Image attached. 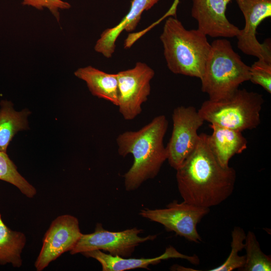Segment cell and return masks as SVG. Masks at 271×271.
<instances>
[{"label": "cell", "instance_id": "15", "mask_svg": "<svg viewBox=\"0 0 271 271\" xmlns=\"http://www.w3.org/2000/svg\"><path fill=\"white\" fill-rule=\"evenodd\" d=\"M209 126L212 132L207 135L208 146L219 164L228 167L231 158L247 148V141L241 131L215 124Z\"/></svg>", "mask_w": 271, "mask_h": 271}, {"label": "cell", "instance_id": "7", "mask_svg": "<svg viewBox=\"0 0 271 271\" xmlns=\"http://www.w3.org/2000/svg\"><path fill=\"white\" fill-rule=\"evenodd\" d=\"M143 230L137 227L121 231L105 230L100 223H97L93 232L82 234L70 254L82 253L85 251L100 250L108 252L112 255L130 256L140 244L154 240L156 235L142 237L139 235Z\"/></svg>", "mask_w": 271, "mask_h": 271}, {"label": "cell", "instance_id": "18", "mask_svg": "<svg viewBox=\"0 0 271 271\" xmlns=\"http://www.w3.org/2000/svg\"><path fill=\"white\" fill-rule=\"evenodd\" d=\"M26 243L25 235L9 228L0 214V264L11 263L15 267L21 266V254Z\"/></svg>", "mask_w": 271, "mask_h": 271}, {"label": "cell", "instance_id": "21", "mask_svg": "<svg viewBox=\"0 0 271 271\" xmlns=\"http://www.w3.org/2000/svg\"><path fill=\"white\" fill-rule=\"evenodd\" d=\"M231 251L226 260L220 265L209 271H231L240 270L244 265L245 255L240 256L238 252L244 248L246 233L243 228L235 226L231 233Z\"/></svg>", "mask_w": 271, "mask_h": 271}, {"label": "cell", "instance_id": "5", "mask_svg": "<svg viewBox=\"0 0 271 271\" xmlns=\"http://www.w3.org/2000/svg\"><path fill=\"white\" fill-rule=\"evenodd\" d=\"M263 102L261 94L238 88L226 97L205 101L198 110L204 120L210 124L242 132L260 124Z\"/></svg>", "mask_w": 271, "mask_h": 271}, {"label": "cell", "instance_id": "4", "mask_svg": "<svg viewBox=\"0 0 271 271\" xmlns=\"http://www.w3.org/2000/svg\"><path fill=\"white\" fill-rule=\"evenodd\" d=\"M249 79L250 66L234 51L230 41L222 38L214 40L200 79L201 90L209 99L229 96Z\"/></svg>", "mask_w": 271, "mask_h": 271}, {"label": "cell", "instance_id": "3", "mask_svg": "<svg viewBox=\"0 0 271 271\" xmlns=\"http://www.w3.org/2000/svg\"><path fill=\"white\" fill-rule=\"evenodd\" d=\"M160 39L170 71L201 78L211 48L205 34L198 29L187 30L176 18L169 17Z\"/></svg>", "mask_w": 271, "mask_h": 271}, {"label": "cell", "instance_id": "13", "mask_svg": "<svg viewBox=\"0 0 271 271\" xmlns=\"http://www.w3.org/2000/svg\"><path fill=\"white\" fill-rule=\"evenodd\" d=\"M86 257H91L101 264L103 271H124L143 268L149 269L150 265L157 264L162 260L170 258H180L188 260L194 264L199 262L198 257L194 255L188 256L181 253L174 247L170 246L161 255L150 258H124L118 255H112L100 250H93L82 253Z\"/></svg>", "mask_w": 271, "mask_h": 271}, {"label": "cell", "instance_id": "6", "mask_svg": "<svg viewBox=\"0 0 271 271\" xmlns=\"http://www.w3.org/2000/svg\"><path fill=\"white\" fill-rule=\"evenodd\" d=\"M210 209L174 200L163 209H142L139 214L151 221L163 225L168 231L188 240L200 243L202 238L197 230V224L207 215Z\"/></svg>", "mask_w": 271, "mask_h": 271}, {"label": "cell", "instance_id": "24", "mask_svg": "<svg viewBox=\"0 0 271 271\" xmlns=\"http://www.w3.org/2000/svg\"><path fill=\"white\" fill-rule=\"evenodd\" d=\"M179 0H175L173 5H172L171 8L169 11L168 13L171 14H175L176 11V8L178 4Z\"/></svg>", "mask_w": 271, "mask_h": 271}, {"label": "cell", "instance_id": "23", "mask_svg": "<svg viewBox=\"0 0 271 271\" xmlns=\"http://www.w3.org/2000/svg\"><path fill=\"white\" fill-rule=\"evenodd\" d=\"M24 5L32 6L39 10L47 8L59 21V10L68 9L71 7L67 2L62 0H22Z\"/></svg>", "mask_w": 271, "mask_h": 271}, {"label": "cell", "instance_id": "11", "mask_svg": "<svg viewBox=\"0 0 271 271\" xmlns=\"http://www.w3.org/2000/svg\"><path fill=\"white\" fill-rule=\"evenodd\" d=\"M81 234L76 217L69 214L57 217L44 236L42 247L34 263L36 270H43L61 254L70 251Z\"/></svg>", "mask_w": 271, "mask_h": 271}, {"label": "cell", "instance_id": "1", "mask_svg": "<svg viewBox=\"0 0 271 271\" xmlns=\"http://www.w3.org/2000/svg\"><path fill=\"white\" fill-rule=\"evenodd\" d=\"M207 135L199 134L194 149L176 170L183 201L210 208L232 194L236 173L232 167H223L219 164L208 146Z\"/></svg>", "mask_w": 271, "mask_h": 271}, {"label": "cell", "instance_id": "19", "mask_svg": "<svg viewBox=\"0 0 271 271\" xmlns=\"http://www.w3.org/2000/svg\"><path fill=\"white\" fill-rule=\"evenodd\" d=\"M244 242V248L246 252L245 262L240 270H271V258L262 251L255 234L248 231L246 234Z\"/></svg>", "mask_w": 271, "mask_h": 271}, {"label": "cell", "instance_id": "17", "mask_svg": "<svg viewBox=\"0 0 271 271\" xmlns=\"http://www.w3.org/2000/svg\"><path fill=\"white\" fill-rule=\"evenodd\" d=\"M0 108V152L7 153L8 147L19 131L28 128L27 117L30 111H17L11 102L2 100Z\"/></svg>", "mask_w": 271, "mask_h": 271}, {"label": "cell", "instance_id": "12", "mask_svg": "<svg viewBox=\"0 0 271 271\" xmlns=\"http://www.w3.org/2000/svg\"><path fill=\"white\" fill-rule=\"evenodd\" d=\"M232 0H192L191 16L198 29L212 38L236 37L240 29L226 16L227 5Z\"/></svg>", "mask_w": 271, "mask_h": 271}, {"label": "cell", "instance_id": "22", "mask_svg": "<svg viewBox=\"0 0 271 271\" xmlns=\"http://www.w3.org/2000/svg\"><path fill=\"white\" fill-rule=\"evenodd\" d=\"M249 80L271 93V60L258 59L250 66Z\"/></svg>", "mask_w": 271, "mask_h": 271}, {"label": "cell", "instance_id": "14", "mask_svg": "<svg viewBox=\"0 0 271 271\" xmlns=\"http://www.w3.org/2000/svg\"><path fill=\"white\" fill-rule=\"evenodd\" d=\"M160 0H132L128 13L113 27L103 31L94 46L96 52L106 58L112 57L115 49L117 39L123 31H134L145 11L152 8Z\"/></svg>", "mask_w": 271, "mask_h": 271}, {"label": "cell", "instance_id": "8", "mask_svg": "<svg viewBox=\"0 0 271 271\" xmlns=\"http://www.w3.org/2000/svg\"><path fill=\"white\" fill-rule=\"evenodd\" d=\"M116 74L119 112L124 119L132 120L141 114L142 105L148 99L155 71L146 63L138 62L132 68Z\"/></svg>", "mask_w": 271, "mask_h": 271}, {"label": "cell", "instance_id": "20", "mask_svg": "<svg viewBox=\"0 0 271 271\" xmlns=\"http://www.w3.org/2000/svg\"><path fill=\"white\" fill-rule=\"evenodd\" d=\"M0 180L15 186L28 198H33L37 193L36 188L19 173L7 153L2 152H0Z\"/></svg>", "mask_w": 271, "mask_h": 271}, {"label": "cell", "instance_id": "10", "mask_svg": "<svg viewBox=\"0 0 271 271\" xmlns=\"http://www.w3.org/2000/svg\"><path fill=\"white\" fill-rule=\"evenodd\" d=\"M242 12L245 26L236 36L237 47L243 53L258 59L271 60L270 39L260 43L256 29L262 21L271 16V0H235Z\"/></svg>", "mask_w": 271, "mask_h": 271}, {"label": "cell", "instance_id": "16", "mask_svg": "<svg viewBox=\"0 0 271 271\" xmlns=\"http://www.w3.org/2000/svg\"><path fill=\"white\" fill-rule=\"evenodd\" d=\"M76 77L85 82L91 93L117 106L118 88L117 74L106 73L91 66L78 68Z\"/></svg>", "mask_w": 271, "mask_h": 271}, {"label": "cell", "instance_id": "9", "mask_svg": "<svg viewBox=\"0 0 271 271\" xmlns=\"http://www.w3.org/2000/svg\"><path fill=\"white\" fill-rule=\"evenodd\" d=\"M173 130L166 148L167 160L174 169L179 168L194 149L198 129L204 121L194 106H180L172 113Z\"/></svg>", "mask_w": 271, "mask_h": 271}, {"label": "cell", "instance_id": "2", "mask_svg": "<svg viewBox=\"0 0 271 271\" xmlns=\"http://www.w3.org/2000/svg\"><path fill=\"white\" fill-rule=\"evenodd\" d=\"M168 127L164 115H160L137 131H126L116 139L118 154L123 157L131 154L133 163L124 175L127 191L137 189L145 181L157 176L167 160L163 140Z\"/></svg>", "mask_w": 271, "mask_h": 271}]
</instances>
